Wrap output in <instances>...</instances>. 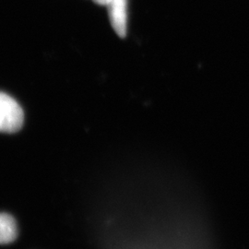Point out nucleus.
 Instances as JSON below:
<instances>
[{
    "mask_svg": "<svg viewBox=\"0 0 249 249\" xmlns=\"http://www.w3.org/2000/svg\"><path fill=\"white\" fill-rule=\"evenodd\" d=\"M23 121L24 114L18 103L8 94L0 92V132H18Z\"/></svg>",
    "mask_w": 249,
    "mask_h": 249,
    "instance_id": "obj_1",
    "label": "nucleus"
},
{
    "mask_svg": "<svg viewBox=\"0 0 249 249\" xmlns=\"http://www.w3.org/2000/svg\"><path fill=\"white\" fill-rule=\"evenodd\" d=\"M107 7L114 31L124 38L127 33V0H110Z\"/></svg>",
    "mask_w": 249,
    "mask_h": 249,
    "instance_id": "obj_2",
    "label": "nucleus"
},
{
    "mask_svg": "<svg viewBox=\"0 0 249 249\" xmlns=\"http://www.w3.org/2000/svg\"><path fill=\"white\" fill-rule=\"evenodd\" d=\"M18 236L17 223L8 213H0V245H6L15 240Z\"/></svg>",
    "mask_w": 249,
    "mask_h": 249,
    "instance_id": "obj_3",
    "label": "nucleus"
},
{
    "mask_svg": "<svg viewBox=\"0 0 249 249\" xmlns=\"http://www.w3.org/2000/svg\"><path fill=\"white\" fill-rule=\"evenodd\" d=\"M92 1H94L96 4L101 5V6H107L110 0H92Z\"/></svg>",
    "mask_w": 249,
    "mask_h": 249,
    "instance_id": "obj_4",
    "label": "nucleus"
}]
</instances>
